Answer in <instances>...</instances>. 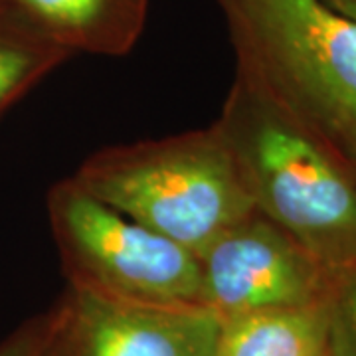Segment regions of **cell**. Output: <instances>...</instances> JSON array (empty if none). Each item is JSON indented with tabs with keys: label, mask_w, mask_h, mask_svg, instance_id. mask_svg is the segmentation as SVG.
Returning a JSON list of instances; mask_svg holds the SVG:
<instances>
[{
	"label": "cell",
	"mask_w": 356,
	"mask_h": 356,
	"mask_svg": "<svg viewBox=\"0 0 356 356\" xmlns=\"http://www.w3.org/2000/svg\"><path fill=\"white\" fill-rule=\"evenodd\" d=\"M48 218L72 287L143 305L204 307L194 252L102 202L72 177L51 186Z\"/></svg>",
	"instance_id": "obj_4"
},
{
	"label": "cell",
	"mask_w": 356,
	"mask_h": 356,
	"mask_svg": "<svg viewBox=\"0 0 356 356\" xmlns=\"http://www.w3.org/2000/svg\"><path fill=\"white\" fill-rule=\"evenodd\" d=\"M196 257L202 305L220 321L325 303L337 277L257 210L224 229Z\"/></svg>",
	"instance_id": "obj_5"
},
{
	"label": "cell",
	"mask_w": 356,
	"mask_h": 356,
	"mask_svg": "<svg viewBox=\"0 0 356 356\" xmlns=\"http://www.w3.org/2000/svg\"><path fill=\"white\" fill-rule=\"evenodd\" d=\"M325 2L331 4L332 8H337L339 13L356 18V0H325Z\"/></svg>",
	"instance_id": "obj_12"
},
{
	"label": "cell",
	"mask_w": 356,
	"mask_h": 356,
	"mask_svg": "<svg viewBox=\"0 0 356 356\" xmlns=\"http://www.w3.org/2000/svg\"><path fill=\"white\" fill-rule=\"evenodd\" d=\"M44 318L30 323L0 344V356H38Z\"/></svg>",
	"instance_id": "obj_11"
},
{
	"label": "cell",
	"mask_w": 356,
	"mask_h": 356,
	"mask_svg": "<svg viewBox=\"0 0 356 356\" xmlns=\"http://www.w3.org/2000/svg\"><path fill=\"white\" fill-rule=\"evenodd\" d=\"M72 178L102 202L194 254L255 210L216 123L102 149Z\"/></svg>",
	"instance_id": "obj_3"
},
{
	"label": "cell",
	"mask_w": 356,
	"mask_h": 356,
	"mask_svg": "<svg viewBox=\"0 0 356 356\" xmlns=\"http://www.w3.org/2000/svg\"><path fill=\"white\" fill-rule=\"evenodd\" d=\"M216 127L255 210L334 275L356 267L355 168L240 76Z\"/></svg>",
	"instance_id": "obj_1"
},
{
	"label": "cell",
	"mask_w": 356,
	"mask_h": 356,
	"mask_svg": "<svg viewBox=\"0 0 356 356\" xmlns=\"http://www.w3.org/2000/svg\"><path fill=\"white\" fill-rule=\"evenodd\" d=\"M341 156H343L344 161H346V163H348V165L353 166V168L356 170V143L355 145H350V147H348V149H346V151H344Z\"/></svg>",
	"instance_id": "obj_13"
},
{
	"label": "cell",
	"mask_w": 356,
	"mask_h": 356,
	"mask_svg": "<svg viewBox=\"0 0 356 356\" xmlns=\"http://www.w3.org/2000/svg\"><path fill=\"white\" fill-rule=\"evenodd\" d=\"M329 307L331 355L356 356V267L337 273Z\"/></svg>",
	"instance_id": "obj_10"
},
{
	"label": "cell",
	"mask_w": 356,
	"mask_h": 356,
	"mask_svg": "<svg viewBox=\"0 0 356 356\" xmlns=\"http://www.w3.org/2000/svg\"><path fill=\"white\" fill-rule=\"evenodd\" d=\"M331 353L329 301L220 321L214 356H323Z\"/></svg>",
	"instance_id": "obj_8"
},
{
	"label": "cell",
	"mask_w": 356,
	"mask_h": 356,
	"mask_svg": "<svg viewBox=\"0 0 356 356\" xmlns=\"http://www.w3.org/2000/svg\"><path fill=\"white\" fill-rule=\"evenodd\" d=\"M323 356H332V355H331V353H327V355H323Z\"/></svg>",
	"instance_id": "obj_15"
},
{
	"label": "cell",
	"mask_w": 356,
	"mask_h": 356,
	"mask_svg": "<svg viewBox=\"0 0 356 356\" xmlns=\"http://www.w3.org/2000/svg\"><path fill=\"white\" fill-rule=\"evenodd\" d=\"M70 56L8 14H0V117Z\"/></svg>",
	"instance_id": "obj_9"
},
{
	"label": "cell",
	"mask_w": 356,
	"mask_h": 356,
	"mask_svg": "<svg viewBox=\"0 0 356 356\" xmlns=\"http://www.w3.org/2000/svg\"><path fill=\"white\" fill-rule=\"evenodd\" d=\"M0 14H6L4 10H2V4H0Z\"/></svg>",
	"instance_id": "obj_14"
},
{
	"label": "cell",
	"mask_w": 356,
	"mask_h": 356,
	"mask_svg": "<svg viewBox=\"0 0 356 356\" xmlns=\"http://www.w3.org/2000/svg\"><path fill=\"white\" fill-rule=\"evenodd\" d=\"M220 317L204 307L143 305L72 287L44 318L38 356H214Z\"/></svg>",
	"instance_id": "obj_6"
},
{
	"label": "cell",
	"mask_w": 356,
	"mask_h": 356,
	"mask_svg": "<svg viewBox=\"0 0 356 356\" xmlns=\"http://www.w3.org/2000/svg\"><path fill=\"white\" fill-rule=\"evenodd\" d=\"M2 10L67 54L123 56L145 28L149 0H0Z\"/></svg>",
	"instance_id": "obj_7"
},
{
	"label": "cell",
	"mask_w": 356,
	"mask_h": 356,
	"mask_svg": "<svg viewBox=\"0 0 356 356\" xmlns=\"http://www.w3.org/2000/svg\"><path fill=\"white\" fill-rule=\"evenodd\" d=\"M238 74L339 154L356 143V18L325 0H216Z\"/></svg>",
	"instance_id": "obj_2"
}]
</instances>
